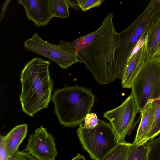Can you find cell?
Instances as JSON below:
<instances>
[{
  "label": "cell",
  "mask_w": 160,
  "mask_h": 160,
  "mask_svg": "<svg viewBox=\"0 0 160 160\" xmlns=\"http://www.w3.org/2000/svg\"><path fill=\"white\" fill-rule=\"evenodd\" d=\"M11 0H7L5 1L2 4L1 8V11L0 13V22H1L4 18L7 10Z\"/></svg>",
  "instance_id": "cb8c5ba5"
},
{
  "label": "cell",
  "mask_w": 160,
  "mask_h": 160,
  "mask_svg": "<svg viewBox=\"0 0 160 160\" xmlns=\"http://www.w3.org/2000/svg\"><path fill=\"white\" fill-rule=\"evenodd\" d=\"M148 148V160H160V136L147 142Z\"/></svg>",
  "instance_id": "d6986e66"
},
{
  "label": "cell",
  "mask_w": 160,
  "mask_h": 160,
  "mask_svg": "<svg viewBox=\"0 0 160 160\" xmlns=\"http://www.w3.org/2000/svg\"><path fill=\"white\" fill-rule=\"evenodd\" d=\"M146 45L148 60L152 59L160 49V17L148 29Z\"/></svg>",
  "instance_id": "4fadbf2b"
},
{
  "label": "cell",
  "mask_w": 160,
  "mask_h": 160,
  "mask_svg": "<svg viewBox=\"0 0 160 160\" xmlns=\"http://www.w3.org/2000/svg\"><path fill=\"white\" fill-rule=\"evenodd\" d=\"M28 127L26 124L16 126L5 135L2 137L7 157L12 158L18 151L21 143L26 137Z\"/></svg>",
  "instance_id": "8fae6325"
},
{
  "label": "cell",
  "mask_w": 160,
  "mask_h": 160,
  "mask_svg": "<svg viewBox=\"0 0 160 160\" xmlns=\"http://www.w3.org/2000/svg\"><path fill=\"white\" fill-rule=\"evenodd\" d=\"M84 121L83 125L85 127L89 128L95 127L100 121L98 118L96 114L94 112L88 114Z\"/></svg>",
  "instance_id": "44dd1931"
},
{
  "label": "cell",
  "mask_w": 160,
  "mask_h": 160,
  "mask_svg": "<svg viewBox=\"0 0 160 160\" xmlns=\"http://www.w3.org/2000/svg\"><path fill=\"white\" fill-rule=\"evenodd\" d=\"M139 112L147 104L158 100L160 96V63L148 60L134 78L131 86Z\"/></svg>",
  "instance_id": "5b68a950"
},
{
  "label": "cell",
  "mask_w": 160,
  "mask_h": 160,
  "mask_svg": "<svg viewBox=\"0 0 160 160\" xmlns=\"http://www.w3.org/2000/svg\"><path fill=\"white\" fill-rule=\"evenodd\" d=\"M139 112L133 94L130 95L118 107L105 112L104 117L109 121L119 142L125 141L137 114Z\"/></svg>",
  "instance_id": "52a82bcc"
},
{
  "label": "cell",
  "mask_w": 160,
  "mask_h": 160,
  "mask_svg": "<svg viewBox=\"0 0 160 160\" xmlns=\"http://www.w3.org/2000/svg\"><path fill=\"white\" fill-rule=\"evenodd\" d=\"M50 64L48 61L35 58L29 61L21 71L20 100L23 111L31 117L47 108L50 101L53 82L49 74Z\"/></svg>",
  "instance_id": "7a4b0ae2"
},
{
  "label": "cell",
  "mask_w": 160,
  "mask_h": 160,
  "mask_svg": "<svg viewBox=\"0 0 160 160\" xmlns=\"http://www.w3.org/2000/svg\"><path fill=\"white\" fill-rule=\"evenodd\" d=\"M0 160H12V158H8L6 155L2 139L0 137Z\"/></svg>",
  "instance_id": "603a6c76"
},
{
  "label": "cell",
  "mask_w": 160,
  "mask_h": 160,
  "mask_svg": "<svg viewBox=\"0 0 160 160\" xmlns=\"http://www.w3.org/2000/svg\"><path fill=\"white\" fill-rule=\"evenodd\" d=\"M25 150L38 160H55L58 153L54 138L42 126L29 135Z\"/></svg>",
  "instance_id": "ba28073f"
},
{
  "label": "cell",
  "mask_w": 160,
  "mask_h": 160,
  "mask_svg": "<svg viewBox=\"0 0 160 160\" xmlns=\"http://www.w3.org/2000/svg\"><path fill=\"white\" fill-rule=\"evenodd\" d=\"M113 18L112 13H108L98 28L99 32L94 40L77 53L79 62L84 63L101 85L121 79L114 59L115 50L120 45V33L115 30Z\"/></svg>",
  "instance_id": "6da1fadb"
},
{
  "label": "cell",
  "mask_w": 160,
  "mask_h": 160,
  "mask_svg": "<svg viewBox=\"0 0 160 160\" xmlns=\"http://www.w3.org/2000/svg\"><path fill=\"white\" fill-rule=\"evenodd\" d=\"M131 144L125 141L119 142L102 160H126Z\"/></svg>",
  "instance_id": "9a60e30c"
},
{
  "label": "cell",
  "mask_w": 160,
  "mask_h": 160,
  "mask_svg": "<svg viewBox=\"0 0 160 160\" xmlns=\"http://www.w3.org/2000/svg\"><path fill=\"white\" fill-rule=\"evenodd\" d=\"M99 32V29L90 34L78 38L67 44L76 51L77 53L80 50L84 48L90 44L94 40Z\"/></svg>",
  "instance_id": "e0dca14e"
},
{
  "label": "cell",
  "mask_w": 160,
  "mask_h": 160,
  "mask_svg": "<svg viewBox=\"0 0 160 160\" xmlns=\"http://www.w3.org/2000/svg\"><path fill=\"white\" fill-rule=\"evenodd\" d=\"M77 133L83 149L93 160H102L119 142L111 124L103 120L92 128L81 123Z\"/></svg>",
  "instance_id": "277c9868"
},
{
  "label": "cell",
  "mask_w": 160,
  "mask_h": 160,
  "mask_svg": "<svg viewBox=\"0 0 160 160\" xmlns=\"http://www.w3.org/2000/svg\"><path fill=\"white\" fill-rule=\"evenodd\" d=\"M51 99L59 123L74 127L81 124L90 113L95 96L90 89L75 85L56 90Z\"/></svg>",
  "instance_id": "3957f363"
},
{
  "label": "cell",
  "mask_w": 160,
  "mask_h": 160,
  "mask_svg": "<svg viewBox=\"0 0 160 160\" xmlns=\"http://www.w3.org/2000/svg\"><path fill=\"white\" fill-rule=\"evenodd\" d=\"M24 47L28 50L54 61L63 69L79 62L76 51L67 42L52 44L42 39L37 33L25 41Z\"/></svg>",
  "instance_id": "8992f818"
},
{
  "label": "cell",
  "mask_w": 160,
  "mask_h": 160,
  "mask_svg": "<svg viewBox=\"0 0 160 160\" xmlns=\"http://www.w3.org/2000/svg\"><path fill=\"white\" fill-rule=\"evenodd\" d=\"M158 100H160V96Z\"/></svg>",
  "instance_id": "83f0119b"
},
{
  "label": "cell",
  "mask_w": 160,
  "mask_h": 160,
  "mask_svg": "<svg viewBox=\"0 0 160 160\" xmlns=\"http://www.w3.org/2000/svg\"><path fill=\"white\" fill-rule=\"evenodd\" d=\"M147 142L141 145L131 143L126 160H148Z\"/></svg>",
  "instance_id": "5bb4252c"
},
{
  "label": "cell",
  "mask_w": 160,
  "mask_h": 160,
  "mask_svg": "<svg viewBox=\"0 0 160 160\" xmlns=\"http://www.w3.org/2000/svg\"><path fill=\"white\" fill-rule=\"evenodd\" d=\"M12 160H38L27 152L18 151L12 158Z\"/></svg>",
  "instance_id": "7402d4cb"
},
{
  "label": "cell",
  "mask_w": 160,
  "mask_h": 160,
  "mask_svg": "<svg viewBox=\"0 0 160 160\" xmlns=\"http://www.w3.org/2000/svg\"><path fill=\"white\" fill-rule=\"evenodd\" d=\"M152 58L160 63V49Z\"/></svg>",
  "instance_id": "4316f807"
},
{
  "label": "cell",
  "mask_w": 160,
  "mask_h": 160,
  "mask_svg": "<svg viewBox=\"0 0 160 160\" xmlns=\"http://www.w3.org/2000/svg\"><path fill=\"white\" fill-rule=\"evenodd\" d=\"M79 6L83 12L96 7H98L104 2L103 0H78Z\"/></svg>",
  "instance_id": "ffe728a7"
},
{
  "label": "cell",
  "mask_w": 160,
  "mask_h": 160,
  "mask_svg": "<svg viewBox=\"0 0 160 160\" xmlns=\"http://www.w3.org/2000/svg\"><path fill=\"white\" fill-rule=\"evenodd\" d=\"M148 60L145 40L143 46L128 62L121 79L123 88H131L134 78Z\"/></svg>",
  "instance_id": "30bf717a"
},
{
  "label": "cell",
  "mask_w": 160,
  "mask_h": 160,
  "mask_svg": "<svg viewBox=\"0 0 160 160\" xmlns=\"http://www.w3.org/2000/svg\"><path fill=\"white\" fill-rule=\"evenodd\" d=\"M51 3L54 17L66 18L69 17V7L67 0H51Z\"/></svg>",
  "instance_id": "2e32d148"
},
{
  "label": "cell",
  "mask_w": 160,
  "mask_h": 160,
  "mask_svg": "<svg viewBox=\"0 0 160 160\" xmlns=\"http://www.w3.org/2000/svg\"><path fill=\"white\" fill-rule=\"evenodd\" d=\"M22 5L27 18L40 27L48 25L54 17L51 0H18Z\"/></svg>",
  "instance_id": "9c48e42d"
},
{
  "label": "cell",
  "mask_w": 160,
  "mask_h": 160,
  "mask_svg": "<svg viewBox=\"0 0 160 160\" xmlns=\"http://www.w3.org/2000/svg\"><path fill=\"white\" fill-rule=\"evenodd\" d=\"M155 107L154 119L147 139L148 142L154 138L160 133V100L154 101Z\"/></svg>",
  "instance_id": "ac0fdd59"
},
{
  "label": "cell",
  "mask_w": 160,
  "mask_h": 160,
  "mask_svg": "<svg viewBox=\"0 0 160 160\" xmlns=\"http://www.w3.org/2000/svg\"><path fill=\"white\" fill-rule=\"evenodd\" d=\"M71 160H86V159L84 156L80 153H78Z\"/></svg>",
  "instance_id": "484cf974"
},
{
  "label": "cell",
  "mask_w": 160,
  "mask_h": 160,
  "mask_svg": "<svg viewBox=\"0 0 160 160\" xmlns=\"http://www.w3.org/2000/svg\"><path fill=\"white\" fill-rule=\"evenodd\" d=\"M67 1L69 7H72L77 10L79 9L80 7L78 0H67Z\"/></svg>",
  "instance_id": "d4e9b609"
},
{
  "label": "cell",
  "mask_w": 160,
  "mask_h": 160,
  "mask_svg": "<svg viewBox=\"0 0 160 160\" xmlns=\"http://www.w3.org/2000/svg\"><path fill=\"white\" fill-rule=\"evenodd\" d=\"M155 110L154 101L147 104L140 112L141 120L133 143L141 145L147 142V138L153 123Z\"/></svg>",
  "instance_id": "7c38bea8"
}]
</instances>
